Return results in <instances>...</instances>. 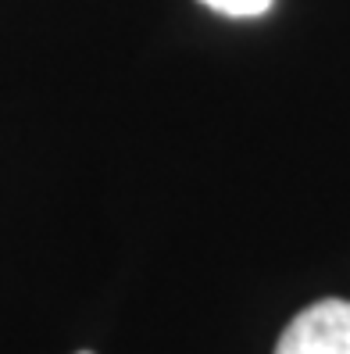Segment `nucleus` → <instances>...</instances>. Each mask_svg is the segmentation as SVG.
<instances>
[{
	"label": "nucleus",
	"mask_w": 350,
	"mask_h": 354,
	"mask_svg": "<svg viewBox=\"0 0 350 354\" xmlns=\"http://www.w3.org/2000/svg\"><path fill=\"white\" fill-rule=\"evenodd\" d=\"M79 354H90V351H79Z\"/></svg>",
	"instance_id": "obj_3"
},
{
	"label": "nucleus",
	"mask_w": 350,
	"mask_h": 354,
	"mask_svg": "<svg viewBox=\"0 0 350 354\" xmlns=\"http://www.w3.org/2000/svg\"><path fill=\"white\" fill-rule=\"evenodd\" d=\"M200 4H208L211 11L229 15V18H254V15L269 11L272 0H200Z\"/></svg>",
	"instance_id": "obj_2"
},
{
	"label": "nucleus",
	"mask_w": 350,
	"mask_h": 354,
	"mask_svg": "<svg viewBox=\"0 0 350 354\" xmlns=\"http://www.w3.org/2000/svg\"><path fill=\"white\" fill-rule=\"evenodd\" d=\"M275 354H350V301L325 297L286 326Z\"/></svg>",
	"instance_id": "obj_1"
}]
</instances>
